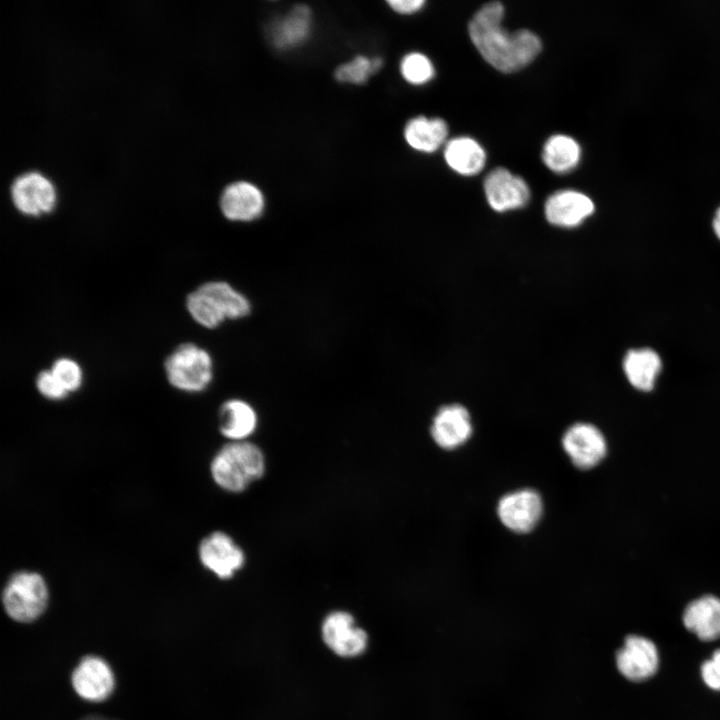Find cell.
<instances>
[{
    "instance_id": "obj_1",
    "label": "cell",
    "mask_w": 720,
    "mask_h": 720,
    "mask_svg": "<svg viewBox=\"0 0 720 720\" xmlns=\"http://www.w3.org/2000/svg\"><path fill=\"white\" fill-rule=\"evenodd\" d=\"M503 18L502 3H486L471 18L468 34L488 64L501 72L512 73L530 64L542 50V43L527 29L510 33L502 28Z\"/></svg>"
},
{
    "instance_id": "obj_2",
    "label": "cell",
    "mask_w": 720,
    "mask_h": 720,
    "mask_svg": "<svg viewBox=\"0 0 720 720\" xmlns=\"http://www.w3.org/2000/svg\"><path fill=\"white\" fill-rule=\"evenodd\" d=\"M266 469L263 451L247 441H230L221 447L210 464L213 481L230 493H240L262 478Z\"/></svg>"
},
{
    "instance_id": "obj_3",
    "label": "cell",
    "mask_w": 720,
    "mask_h": 720,
    "mask_svg": "<svg viewBox=\"0 0 720 720\" xmlns=\"http://www.w3.org/2000/svg\"><path fill=\"white\" fill-rule=\"evenodd\" d=\"M213 370L211 354L192 342L178 345L164 362L169 384L188 393L204 391L212 382Z\"/></svg>"
},
{
    "instance_id": "obj_4",
    "label": "cell",
    "mask_w": 720,
    "mask_h": 720,
    "mask_svg": "<svg viewBox=\"0 0 720 720\" xmlns=\"http://www.w3.org/2000/svg\"><path fill=\"white\" fill-rule=\"evenodd\" d=\"M7 614L19 622H31L45 610L48 588L43 577L32 571L13 574L2 594Z\"/></svg>"
},
{
    "instance_id": "obj_5",
    "label": "cell",
    "mask_w": 720,
    "mask_h": 720,
    "mask_svg": "<svg viewBox=\"0 0 720 720\" xmlns=\"http://www.w3.org/2000/svg\"><path fill=\"white\" fill-rule=\"evenodd\" d=\"M10 199L22 215L40 217L54 211L58 201L56 186L40 171L30 170L16 176L10 185Z\"/></svg>"
},
{
    "instance_id": "obj_6",
    "label": "cell",
    "mask_w": 720,
    "mask_h": 720,
    "mask_svg": "<svg viewBox=\"0 0 720 720\" xmlns=\"http://www.w3.org/2000/svg\"><path fill=\"white\" fill-rule=\"evenodd\" d=\"M201 564L220 579H228L243 568L246 556L234 539L223 531H214L199 545Z\"/></svg>"
},
{
    "instance_id": "obj_7",
    "label": "cell",
    "mask_w": 720,
    "mask_h": 720,
    "mask_svg": "<svg viewBox=\"0 0 720 720\" xmlns=\"http://www.w3.org/2000/svg\"><path fill=\"white\" fill-rule=\"evenodd\" d=\"M483 187L488 204L496 212L522 208L530 199V189L525 180L503 167L491 170L484 179Z\"/></svg>"
},
{
    "instance_id": "obj_8",
    "label": "cell",
    "mask_w": 720,
    "mask_h": 720,
    "mask_svg": "<svg viewBox=\"0 0 720 720\" xmlns=\"http://www.w3.org/2000/svg\"><path fill=\"white\" fill-rule=\"evenodd\" d=\"M321 631L328 648L339 656L354 657L367 647L366 632L355 625L353 616L346 611L329 613L322 623Z\"/></svg>"
},
{
    "instance_id": "obj_9",
    "label": "cell",
    "mask_w": 720,
    "mask_h": 720,
    "mask_svg": "<svg viewBox=\"0 0 720 720\" xmlns=\"http://www.w3.org/2000/svg\"><path fill=\"white\" fill-rule=\"evenodd\" d=\"M562 446L572 463L590 469L606 455L607 444L601 431L592 424L576 423L562 437Z\"/></svg>"
},
{
    "instance_id": "obj_10",
    "label": "cell",
    "mask_w": 720,
    "mask_h": 720,
    "mask_svg": "<svg viewBox=\"0 0 720 720\" xmlns=\"http://www.w3.org/2000/svg\"><path fill=\"white\" fill-rule=\"evenodd\" d=\"M543 511L540 495L532 489H522L504 495L497 507L498 517L510 530L526 533L538 523Z\"/></svg>"
},
{
    "instance_id": "obj_11",
    "label": "cell",
    "mask_w": 720,
    "mask_h": 720,
    "mask_svg": "<svg viewBox=\"0 0 720 720\" xmlns=\"http://www.w3.org/2000/svg\"><path fill=\"white\" fill-rule=\"evenodd\" d=\"M659 657L654 643L642 636L630 635L616 655L620 673L631 681H643L655 674Z\"/></svg>"
},
{
    "instance_id": "obj_12",
    "label": "cell",
    "mask_w": 720,
    "mask_h": 720,
    "mask_svg": "<svg viewBox=\"0 0 720 720\" xmlns=\"http://www.w3.org/2000/svg\"><path fill=\"white\" fill-rule=\"evenodd\" d=\"M223 216L233 222H251L259 218L265 208L261 190L252 183L237 181L227 185L219 200Z\"/></svg>"
},
{
    "instance_id": "obj_13",
    "label": "cell",
    "mask_w": 720,
    "mask_h": 720,
    "mask_svg": "<svg viewBox=\"0 0 720 720\" xmlns=\"http://www.w3.org/2000/svg\"><path fill=\"white\" fill-rule=\"evenodd\" d=\"M594 211L595 205L589 196L568 189L551 194L544 207L547 221L562 228H573L580 225Z\"/></svg>"
},
{
    "instance_id": "obj_14",
    "label": "cell",
    "mask_w": 720,
    "mask_h": 720,
    "mask_svg": "<svg viewBox=\"0 0 720 720\" xmlns=\"http://www.w3.org/2000/svg\"><path fill=\"white\" fill-rule=\"evenodd\" d=\"M72 684L79 696L89 701H102L112 692L114 678L108 664L99 657L84 658L72 675Z\"/></svg>"
},
{
    "instance_id": "obj_15",
    "label": "cell",
    "mask_w": 720,
    "mask_h": 720,
    "mask_svg": "<svg viewBox=\"0 0 720 720\" xmlns=\"http://www.w3.org/2000/svg\"><path fill=\"white\" fill-rule=\"evenodd\" d=\"M472 433L469 412L459 404L441 407L433 418L431 435L444 449H454L466 442Z\"/></svg>"
},
{
    "instance_id": "obj_16",
    "label": "cell",
    "mask_w": 720,
    "mask_h": 720,
    "mask_svg": "<svg viewBox=\"0 0 720 720\" xmlns=\"http://www.w3.org/2000/svg\"><path fill=\"white\" fill-rule=\"evenodd\" d=\"M220 433L230 441H247L256 431L258 415L255 408L243 399L226 400L218 411Z\"/></svg>"
},
{
    "instance_id": "obj_17",
    "label": "cell",
    "mask_w": 720,
    "mask_h": 720,
    "mask_svg": "<svg viewBox=\"0 0 720 720\" xmlns=\"http://www.w3.org/2000/svg\"><path fill=\"white\" fill-rule=\"evenodd\" d=\"M685 627L703 641L720 637V599L707 595L692 601L683 614Z\"/></svg>"
},
{
    "instance_id": "obj_18",
    "label": "cell",
    "mask_w": 720,
    "mask_h": 720,
    "mask_svg": "<svg viewBox=\"0 0 720 720\" xmlns=\"http://www.w3.org/2000/svg\"><path fill=\"white\" fill-rule=\"evenodd\" d=\"M661 369L660 356L648 347L631 349L623 359V370L627 380L640 391L648 392L654 388Z\"/></svg>"
},
{
    "instance_id": "obj_19",
    "label": "cell",
    "mask_w": 720,
    "mask_h": 720,
    "mask_svg": "<svg viewBox=\"0 0 720 720\" xmlns=\"http://www.w3.org/2000/svg\"><path fill=\"white\" fill-rule=\"evenodd\" d=\"M311 29V10L299 4L272 25L271 39L277 48H292L307 39Z\"/></svg>"
},
{
    "instance_id": "obj_20",
    "label": "cell",
    "mask_w": 720,
    "mask_h": 720,
    "mask_svg": "<svg viewBox=\"0 0 720 720\" xmlns=\"http://www.w3.org/2000/svg\"><path fill=\"white\" fill-rule=\"evenodd\" d=\"M447 165L460 175L478 174L486 162L482 146L470 137H457L447 142L444 149Z\"/></svg>"
},
{
    "instance_id": "obj_21",
    "label": "cell",
    "mask_w": 720,
    "mask_h": 720,
    "mask_svg": "<svg viewBox=\"0 0 720 720\" xmlns=\"http://www.w3.org/2000/svg\"><path fill=\"white\" fill-rule=\"evenodd\" d=\"M448 136V125L441 118L418 116L410 119L404 129L406 142L413 149L431 153L436 151Z\"/></svg>"
},
{
    "instance_id": "obj_22",
    "label": "cell",
    "mask_w": 720,
    "mask_h": 720,
    "mask_svg": "<svg viewBox=\"0 0 720 720\" xmlns=\"http://www.w3.org/2000/svg\"><path fill=\"white\" fill-rule=\"evenodd\" d=\"M580 157V145L567 135H553L543 146L542 160L546 167L555 173H567L574 169Z\"/></svg>"
},
{
    "instance_id": "obj_23",
    "label": "cell",
    "mask_w": 720,
    "mask_h": 720,
    "mask_svg": "<svg viewBox=\"0 0 720 720\" xmlns=\"http://www.w3.org/2000/svg\"><path fill=\"white\" fill-rule=\"evenodd\" d=\"M185 306L192 319L204 328L215 329L227 320L217 299L200 286L187 295Z\"/></svg>"
},
{
    "instance_id": "obj_24",
    "label": "cell",
    "mask_w": 720,
    "mask_h": 720,
    "mask_svg": "<svg viewBox=\"0 0 720 720\" xmlns=\"http://www.w3.org/2000/svg\"><path fill=\"white\" fill-rule=\"evenodd\" d=\"M213 295L222 306L227 320H238L250 315V300L226 281H207L200 285Z\"/></svg>"
},
{
    "instance_id": "obj_25",
    "label": "cell",
    "mask_w": 720,
    "mask_h": 720,
    "mask_svg": "<svg viewBox=\"0 0 720 720\" xmlns=\"http://www.w3.org/2000/svg\"><path fill=\"white\" fill-rule=\"evenodd\" d=\"M382 64L383 61L379 57L368 59L365 56H356L352 61L339 66L335 71V77L340 82L363 84L370 75L382 67Z\"/></svg>"
},
{
    "instance_id": "obj_26",
    "label": "cell",
    "mask_w": 720,
    "mask_h": 720,
    "mask_svg": "<svg viewBox=\"0 0 720 720\" xmlns=\"http://www.w3.org/2000/svg\"><path fill=\"white\" fill-rule=\"evenodd\" d=\"M403 78L413 85H422L430 81L435 70L430 59L422 53L412 52L405 55L400 64Z\"/></svg>"
},
{
    "instance_id": "obj_27",
    "label": "cell",
    "mask_w": 720,
    "mask_h": 720,
    "mask_svg": "<svg viewBox=\"0 0 720 720\" xmlns=\"http://www.w3.org/2000/svg\"><path fill=\"white\" fill-rule=\"evenodd\" d=\"M50 370L69 394L78 391L82 386V368L75 360L67 357L58 358L53 362Z\"/></svg>"
},
{
    "instance_id": "obj_28",
    "label": "cell",
    "mask_w": 720,
    "mask_h": 720,
    "mask_svg": "<svg viewBox=\"0 0 720 720\" xmlns=\"http://www.w3.org/2000/svg\"><path fill=\"white\" fill-rule=\"evenodd\" d=\"M35 383L38 392L46 399L62 400L69 395L50 369L42 370L37 375Z\"/></svg>"
},
{
    "instance_id": "obj_29",
    "label": "cell",
    "mask_w": 720,
    "mask_h": 720,
    "mask_svg": "<svg viewBox=\"0 0 720 720\" xmlns=\"http://www.w3.org/2000/svg\"><path fill=\"white\" fill-rule=\"evenodd\" d=\"M701 675L707 686L720 690V649L713 653L711 659L702 664Z\"/></svg>"
},
{
    "instance_id": "obj_30",
    "label": "cell",
    "mask_w": 720,
    "mask_h": 720,
    "mask_svg": "<svg viewBox=\"0 0 720 720\" xmlns=\"http://www.w3.org/2000/svg\"><path fill=\"white\" fill-rule=\"evenodd\" d=\"M389 6L399 14H412L420 10L425 1L423 0H390Z\"/></svg>"
},
{
    "instance_id": "obj_31",
    "label": "cell",
    "mask_w": 720,
    "mask_h": 720,
    "mask_svg": "<svg viewBox=\"0 0 720 720\" xmlns=\"http://www.w3.org/2000/svg\"><path fill=\"white\" fill-rule=\"evenodd\" d=\"M712 226H713L714 233L720 240V207L715 212V215H714V218L712 221Z\"/></svg>"
}]
</instances>
